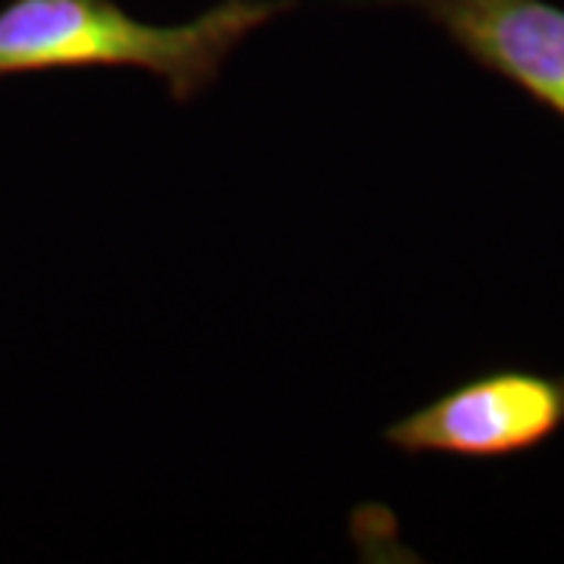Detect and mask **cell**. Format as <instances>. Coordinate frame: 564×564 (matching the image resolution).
<instances>
[{
    "mask_svg": "<svg viewBox=\"0 0 564 564\" xmlns=\"http://www.w3.org/2000/svg\"><path fill=\"white\" fill-rule=\"evenodd\" d=\"M292 10V0H220L176 25L144 22L117 0H10L0 7V79L132 66L161 79L176 104L198 98L251 32Z\"/></svg>",
    "mask_w": 564,
    "mask_h": 564,
    "instance_id": "cell-1",
    "label": "cell"
},
{
    "mask_svg": "<svg viewBox=\"0 0 564 564\" xmlns=\"http://www.w3.org/2000/svg\"><path fill=\"white\" fill-rule=\"evenodd\" d=\"M564 430V373L486 370L389 423L383 440L404 455L499 462L536 452Z\"/></svg>",
    "mask_w": 564,
    "mask_h": 564,
    "instance_id": "cell-2",
    "label": "cell"
},
{
    "mask_svg": "<svg viewBox=\"0 0 564 564\" xmlns=\"http://www.w3.org/2000/svg\"><path fill=\"white\" fill-rule=\"evenodd\" d=\"M564 120V7L549 0H395Z\"/></svg>",
    "mask_w": 564,
    "mask_h": 564,
    "instance_id": "cell-3",
    "label": "cell"
}]
</instances>
